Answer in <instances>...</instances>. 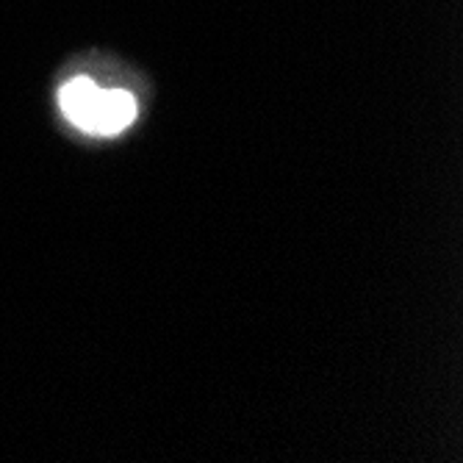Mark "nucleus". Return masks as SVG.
<instances>
[{"label": "nucleus", "instance_id": "f257e3e1", "mask_svg": "<svg viewBox=\"0 0 463 463\" xmlns=\"http://www.w3.org/2000/svg\"><path fill=\"white\" fill-rule=\"evenodd\" d=\"M137 117V100L131 92H122V90H100L98 95V106L92 111L90 119V128L92 134L109 137L122 131L125 125H131Z\"/></svg>", "mask_w": 463, "mask_h": 463}, {"label": "nucleus", "instance_id": "f03ea898", "mask_svg": "<svg viewBox=\"0 0 463 463\" xmlns=\"http://www.w3.org/2000/svg\"><path fill=\"white\" fill-rule=\"evenodd\" d=\"M98 95L100 90L90 78H72L67 80L61 92H59V103H61V111L64 117L78 125V128L87 131L90 128V119H92V111L98 106Z\"/></svg>", "mask_w": 463, "mask_h": 463}]
</instances>
